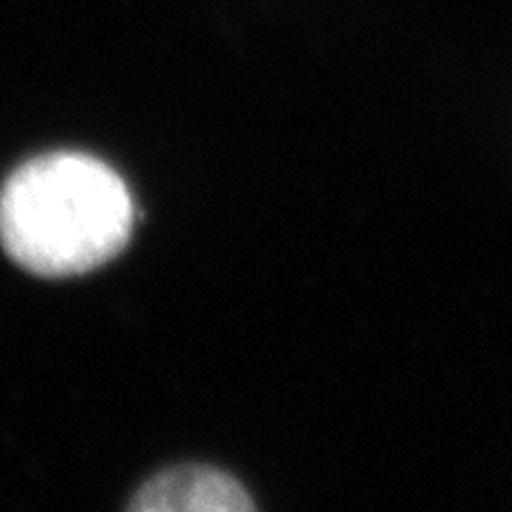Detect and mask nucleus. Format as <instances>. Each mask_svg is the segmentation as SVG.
<instances>
[{"label":"nucleus","instance_id":"nucleus-1","mask_svg":"<svg viewBox=\"0 0 512 512\" xmlns=\"http://www.w3.org/2000/svg\"><path fill=\"white\" fill-rule=\"evenodd\" d=\"M136 207L112 166L83 152H50L10 174L0 190V242L43 278H69L128 245Z\"/></svg>","mask_w":512,"mask_h":512},{"label":"nucleus","instance_id":"nucleus-2","mask_svg":"<svg viewBox=\"0 0 512 512\" xmlns=\"http://www.w3.org/2000/svg\"><path fill=\"white\" fill-rule=\"evenodd\" d=\"M128 512H259L238 479L209 465L159 472L133 496Z\"/></svg>","mask_w":512,"mask_h":512}]
</instances>
